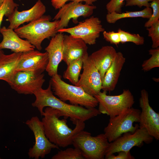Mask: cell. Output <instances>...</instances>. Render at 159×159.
Masks as SVG:
<instances>
[{
	"label": "cell",
	"mask_w": 159,
	"mask_h": 159,
	"mask_svg": "<svg viewBox=\"0 0 159 159\" xmlns=\"http://www.w3.org/2000/svg\"><path fill=\"white\" fill-rule=\"evenodd\" d=\"M109 143L104 133L92 136L83 130L74 136L72 144L80 150L85 159H103Z\"/></svg>",
	"instance_id": "obj_5"
},
{
	"label": "cell",
	"mask_w": 159,
	"mask_h": 159,
	"mask_svg": "<svg viewBox=\"0 0 159 159\" xmlns=\"http://www.w3.org/2000/svg\"><path fill=\"white\" fill-rule=\"evenodd\" d=\"M153 0H129L126 1L125 6H137L141 8L143 6L146 7H150V1Z\"/></svg>",
	"instance_id": "obj_33"
},
{
	"label": "cell",
	"mask_w": 159,
	"mask_h": 159,
	"mask_svg": "<svg viewBox=\"0 0 159 159\" xmlns=\"http://www.w3.org/2000/svg\"><path fill=\"white\" fill-rule=\"evenodd\" d=\"M83 71L76 85L88 94L94 96L101 91L102 80L100 74L89 55L83 59Z\"/></svg>",
	"instance_id": "obj_13"
},
{
	"label": "cell",
	"mask_w": 159,
	"mask_h": 159,
	"mask_svg": "<svg viewBox=\"0 0 159 159\" xmlns=\"http://www.w3.org/2000/svg\"><path fill=\"white\" fill-rule=\"evenodd\" d=\"M42 122L47 138L52 143L59 147H66L72 144L73 138L85 127L84 121L77 120L74 128L72 129L67 124L66 119L62 120L61 112L50 107L44 111Z\"/></svg>",
	"instance_id": "obj_2"
},
{
	"label": "cell",
	"mask_w": 159,
	"mask_h": 159,
	"mask_svg": "<svg viewBox=\"0 0 159 159\" xmlns=\"http://www.w3.org/2000/svg\"><path fill=\"white\" fill-rule=\"evenodd\" d=\"M115 155L114 154H111L105 158L106 159H134V157L132 155L130 151H120Z\"/></svg>",
	"instance_id": "obj_34"
},
{
	"label": "cell",
	"mask_w": 159,
	"mask_h": 159,
	"mask_svg": "<svg viewBox=\"0 0 159 159\" xmlns=\"http://www.w3.org/2000/svg\"><path fill=\"white\" fill-rule=\"evenodd\" d=\"M70 0H51L52 6L55 9H59Z\"/></svg>",
	"instance_id": "obj_35"
},
{
	"label": "cell",
	"mask_w": 159,
	"mask_h": 159,
	"mask_svg": "<svg viewBox=\"0 0 159 159\" xmlns=\"http://www.w3.org/2000/svg\"><path fill=\"white\" fill-rule=\"evenodd\" d=\"M5 0H0V7L4 2Z\"/></svg>",
	"instance_id": "obj_37"
},
{
	"label": "cell",
	"mask_w": 159,
	"mask_h": 159,
	"mask_svg": "<svg viewBox=\"0 0 159 159\" xmlns=\"http://www.w3.org/2000/svg\"><path fill=\"white\" fill-rule=\"evenodd\" d=\"M87 44L80 39L64 35L62 60L67 65L73 60L88 56Z\"/></svg>",
	"instance_id": "obj_19"
},
{
	"label": "cell",
	"mask_w": 159,
	"mask_h": 159,
	"mask_svg": "<svg viewBox=\"0 0 159 159\" xmlns=\"http://www.w3.org/2000/svg\"><path fill=\"white\" fill-rule=\"evenodd\" d=\"M44 74L32 72H17L9 84L18 93L32 95L42 88L45 81Z\"/></svg>",
	"instance_id": "obj_14"
},
{
	"label": "cell",
	"mask_w": 159,
	"mask_h": 159,
	"mask_svg": "<svg viewBox=\"0 0 159 159\" xmlns=\"http://www.w3.org/2000/svg\"><path fill=\"white\" fill-rule=\"evenodd\" d=\"M1 159V158H0V159Z\"/></svg>",
	"instance_id": "obj_40"
},
{
	"label": "cell",
	"mask_w": 159,
	"mask_h": 159,
	"mask_svg": "<svg viewBox=\"0 0 159 159\" xmlns=\"http://www.w3.org/2000/svg\"><path fill=\"white\" fill-rule=\"evenodd\" d=\"M148 32V36L152 40V48H157L159 46V20L155 22L149 28H147Z\"/></svg>",
	"instance_id": "obj_29"
},
{
	"label": "cell",
	"mask_w": 159,
	"mask_h": 159,
	"mask_svg": "<svg viewBox=\"0 0 159 159\" xmlns=\"http://www.w3.org/2000/svg\"><path fill=\"white\" fill-rule=\"evenodd\" d=\"M83 59L80 58L69 63L64 72V78L68 80L74 85H76L78 82L83 67Z\"/></svg>",
	"instance_id": "obj_24"
},
{
	"label": "cell",
	"mask_w": 159,
	"mask_h": 159,
	"mask_svg": "<svg viewBox=\"0 0 159 159\" xmlns=\"http://www.w3.org/2000/svg\"><path fill=\"white\" fill-rule=\"evenodd\" d=\"M18 7L7 17L9 23L8 28L14 30L25 22L36 20L44 15L46 11L45 6L41 0H38L29 9L19 11Z\"/></svg>",
	"instance_id": "obj_16"
},
{
	"label": "cell",
	"mask_w": 159,
	"mask_h": 159,
	"mask_svg": "<svg viewBox=\"0 0 159 159\" xmlns=\"http://www.w3.org/2000/svg\"><path fill=\"white\" fill-rule=\"evenodd\" d=\"M49 82L53 93L64 102L68 101L71 104L87 108L95 107L98 105V102L94 96L79 87L66 83L58 73L51 77Z\"/></svg>",
	"instance_id": "obj_3"
},
{
	"label": "cell",
	"mask_w": 159,
	"mask_h": 159,
	"mask_svg": "<svg viewBox=\"0 0 159 159\" xmlns=\"http://www.w3.org/2000/svg\"><path fill=\"white\" fill-rule=\"evenodd\" d=\"M153 138L145 128H138L134 132L124 133L109 143L105 158L120 151H130L134 147H141L144 143L150 144L153 141Z\"/></svg>",
	"instance_id": "obj_8"
},
{
	"label": "cell",
	"mask_w": 159,
	"mask_h": 159,
	"mask_svg": "<svg viewBox=\"0 0 159 159\" xmlns=\"http://www.w3.org/2000/svg\"><path fill=\"white\" fill-rule=\"evenodd\" d=\"M140 110L132 107L119 115L110 118L109 123L104 128V134L109 143L112 142L124 133L134 132L139 125L133 126L134 122H139Z\"/></svg>",
	"instance_id": "obj_6"
},
{
	"label": "cell",
	"mask_w": 159,
	"mask_h": 159,
	"mask_svg": "<svg viewBox=\"0 0 159 159\" xmlns=\"http://www.w3.org/2000/svg\"><path fill=\"white\" fill-rule=\"evenodd\" d=\"M104 31L101 20L92 16L74 27L59 29L57 33H67L72 37L82 39L87 44L92 45L96 44L100 33Z\"/></svg>",
	"instance_id": "obj_10"
},
{
	"label": "cell",
	"mask_w": 159,
	"mask_h": 159,
	"mask_svg": "<svg viewBox=\"0 0 159 159\" xmlns=\"http://www.w3.org/2000/svg\"><path fill=\"white\" fill-rule=\"evenodd\" d=\"M19 5L14 0H5L0 7V30L1 26L4 16L8 17L18 7Z\"/></svg>",
	"instance_id": "obj_28"
},
{
	"label": "cell",
	"mask_w": 159,
	"mask_h": 159,
	"mask_svg": "<svg viewBox=\"0 0 159 159\" xmlns=\"http://www.w3.org/2000/svg\"><path fill=\"white\" fill-rule=\"evenodd\" d=\"M151 57L145 60L142 65V69L144 72H148L152 69L159 67V47L152 48L149 51Z\"/></svg>",
	"instance_id": "obj_25"
},
{
	"label": "cell",
	"mask_w": 159,
	"mask_h": 159,
	"mask_svg": "<svg viewBox=\"0 0 159 159\" xmlns=\"http://www.w3.org/2000/svg\"><path fill=\"white\" fill-rule=\"evenodd\" d=\"M34 95L36 99L32 105L37 108L42 116L44 113V108L45 107H50L60 111L62 116L66 119L69 118L75 124L77 120L85 122L101 114L98 110L95 107L87 108L68 104L57 98L54 95L49 82L47 89L41 88Z\"/></svg>",
	"instance_id": "obj_1"
},
{
	"label": "cell",
	"mask_w": 159,
	"mask_h": 159,
	"mask_svg": "<svg viewBox=\"0 0 159 159\" xmlns=\"http://www.w3.org/2000/svg\"><path fill=\"white\" fill-rule=\"evenodd\" d=\"M97 0H70L71 1H74L78 2H85V4L88 5H92L93 2L96 1Z\"/></svg>",
	"instance_id": "obj_36"
},
{
	"label": "cell",
	"mask_w": 159,
	"mask_h": 159,
	"mask_svg": "<svg viewBox=\"0 0 159 159\" xmlns=\"http://www.w3.org/2000/svg\"><path fill=\"white\" fill-rule=\"evenodd\" d=\"M126 59L121 52H117L112 63L106 72L102 80L103 91L111 92L115 88Z\"/></svg>",
	"instance_id": "obj_21"
},
{
	"label": "cell",
	"mask_w": 159,
	"mask_h": 159,
	"mask_svg": "<svg viewBox=\"0 0 159 159\" xmlns=\"http://www.w3.org/2000/svg\"><path fill=\"white\" fill-rule=\"evenodd\" d=\"M141 109L139 128H145L154 138L159 140V113L156 112L150 105L148 94L145 89L140 91L139 99Z\"/></svg>",
	"instance_id": "obj_12"
},
{
	"label": "cell",
	"mask_w": 159,
	"mask_h": 159,
	"mask_svg": "<svg viewBox=\"0 0 159 159\" xmlns=\"http://www.w3.org/2000/svg\"><path fill=\"white\" fill-rule=\"evenodd\" d=\"M96 8L95 6L83 4L81 2L71 1L66 4L59 9L53 19L59 20L56 29L57 33L58 30L66 28L71 19L76 23L78 18L90 16Z\"/></svg>",
	"instance_id": "obj_11"
},
{
	"label": "cell",
	"mask_w": 159,
	"mask_h": 159,
	"mask_svg": "<svg viewBox=\"0 0 159 159\" xmlns=\"http://www.w3.org/2000/svg\"><path fill=\"white\" fill-rule=\"evenodd\" d=\"M25 123L33 132L35 139L34 144L28 153L29 158H43L52 149H59V147L50 142L46 137L42 122L37 116L32 117Z\"/></svg>",
	"instance_id": "obj_9"
},
{
	"label": "cell",
	"mask_w": 159,
	"mask_h": 159,
	"mask_svg": "<svg viewBox=\"0 0 159 159\" xmlns=\"http://www.w3.org/2000/svg\"><path fill=\"white\" fill-rule=\"evenodd\" d=\"M49 15H43L39 19L14 30L21 38L26 39L37 50L42 49V43L57 33L56 29L59 20L50 21Z\"/></svg>",
	"instance_id": "obj_4"
},
{
	"label": "cell",
	"mask_w": 159,
	"mask_h": 159,
	"mask_svg": "<svg viewBox=\"0 0 159 159\" xmlns=\"http://www.w3.org/2000/svg\"><path fill=\"white\" fill-rule=\"evenodd\" d=\"M129 0H110L106 5V9L108 13L112 12L122 13V8L124 4V1Z\"/></svg>",
	"instance_id": "obj_31"
},
{
	"label": "cell",
	"mask_w": 159,
	"mask_h": 159,
	"mask_svg": "<svg viewBox=\"0 0 159 159\" xmlns=\"http://www.w3.org/2000/svg\"><path fill=\"white\" fill-rule=\"evenodd\" d=\"M19 1H21V0H18Z\"/></svg>",
	"instance_id": "obj_39"
},
{
	"label": "cell",
	"mask_w": 159,
	"mask_h": 159,
	"mask_svg": "<svg viewBox=\"0 0 159 159\" xmlns=\"http://www.w3.org/2000/svg\"><path fill=\"white\" fill-rule=\"evenodd\" d=\"M117 53L112 46H105L89 56L98 70L102 80L106 72L114 61Z\"/></svg>",
	"instance_id": "obj_20"
},
{
	"label": "cell",
	"mask_w": 159,
	"mask_h": 159,
	"mask_svg": "<svg viewBox=\"0 0 159 159\" xmlns=\"http://www.w3.org/2000/svg\"><path fill=\"white\" fill-rule=\"evenodd\" d=\"M2 52V51H1V50H0V54H1V53Z\"/></svg>",
	"instance_id": "obj_38"
},
{
	"label": "cell",
	"mask_w": 159,
	"mask_h": 159,
	"mask_svg": "<svg viewBox=\"0 0 159 159\" xmlns=\"http://www.w3.org/2000/svg\"><path fill=\"white\" fill-rule=\"evenodd\" d=\"M48 63L47 52L33 50L22 53L16 71L42 73L46 70Z\"/></svg>",
	"instance_id": "obj_15"
},
{
	"label": "cell",
	"mask_w": 159,
	"mask_h": 159,
	"mask_svg": "<svg viewBox=\"0 0 159 159\" xmlns=\"http://www.w3.org/2000/svg\"><path fill=\"white\" fill-rule=\"evenodd\" d=\"M120 39V43L123 44L127 42H131L137 45H142L144 44L145 40L143 37L139 34H131L128 32L118 29Z\"/></svg>",
	"instance_id": "obj_27"
},
{
	"label": "cell",
	"mask_w": 159,
	"mask_h": 159,
	"mask_svg": "<svg viewBox=\"0 0 159 159\" xmlns=\"http://www.w3.org/2000/svg\"><path fill=\"white\" fill-rule=\"evenodd\" d=\"M52 159H85L80 149L74 148H69L59 151L51 158Z\"/></svg>",
	"instance_id": "obj_26"
},
{
	"label": "cell",
	"mask_w": 159,
	"mask_h": 159,
	"mask_svg": "<svg viewBox=\"0 0 159 159\" xmlns=\"http://www.w3.org/2000/svg\"><path fill=\"white\" fill-rule=\"evenodd\" d=\"M0 33L3 39L0 43V50L8 49L15 53H23L34 49L35 47L27 40L19 37L14 30L3 26Z\"/></svg>",
	"instance_id": "obj_18"
},
{
	"label": "cell",
	"mask_w": 159,
	"mask_h": 159,
	"mask_svg": "<svg viewBox=\"0 0 159 159\" xmlns=\"http://www.w3.org/2000/svg\"><path fill=\"white\" fill-rule=\"evenodd\" d=\"M98 102L100 113L113 117L132 107L135 103L134 96L129 89H124L118 95H109L107 92H100L94 96Z\"/></svg>",
	"instance_id": "obj_7"
},
{
	"label": "cell",
	"mask_w": 159,
	"mask_h": 159,
	"mask_svg": "<svg viewBox=\"0 0 159 159\" xmlns=\"http://www.w3.org/2000/svg\"><path fill=\"white\" fill-rule=\"evenodd\" d=\"M64 35L63 33H57L52 37L45 49L48 57V63L46 71L51 77L58 73L59 65L63 60Z\"/></svg>",
	"instance_id": "obj_17"
},
{
	"label": "cell",
	"mask_w": 159,
	"mask_h": 159,
	"mask_svg": "<svg viewBox=\"0 0 159 159\" xmlns=\"http://www.w3.org/2000/svg\"><path fill=\"white\" fill-rule=\"evenodd\" d=\"M150 7L152 12L148 20L145 22L144 26L146 28L149 27L153 23L159 20V0H153L150 3Z\"/></svg>",
	"instance_id": "obj_30"
},
{
	"label": "cell",
	"mask_w": 159,
	"mask_h": 159,
	"mask_svg": "<svg viewBox=\"0 0 159 159\" xmlns=\"http://www.w3.org/2000/svg\"><path fill=\"white\" fill-rule=\"evenodd\" d=\"M152 12V9L150 7H148L140 11H126L125 12L120 13L113 12L107 13L106 15V18L108 23L114 24L120 19L127 18L142 17L149 19L151 16Z\"/></svg>",
	"instance_id": "obj_23"
},
{
	"label": "cell",
	"mask_w": 159,
	"mask_h": 159,
	"mask_svg": "<svg viewBox=\"0 0 159 159\" xmlns=\"http://www.w3.org/2000/svg\"><path fill=\"white\" fill-rule=\"evenodd\" d=\"M103 35L105 40L111 44L117 46L120 43V34L118 32H107L105 30L103 32Z\"/></svg>",
	"instance_id": "obj_32"
},
{
	"label": "cell",
	"mask_w": 159,
	"mask_h": 159,
	"mask_svg": "<svg viewBox=\"0 0 159 159\" xmlns=\"http://www.w3.org/2000/svg\"><path fill=\"white\" fill-rule=\"evenodd\" d=\"M22 53L6 55L2 52L0 54V80L9 84L17 72L16 68Z\"/></svg>",
	"instance_id": "obj_22"
}]
</instances>
